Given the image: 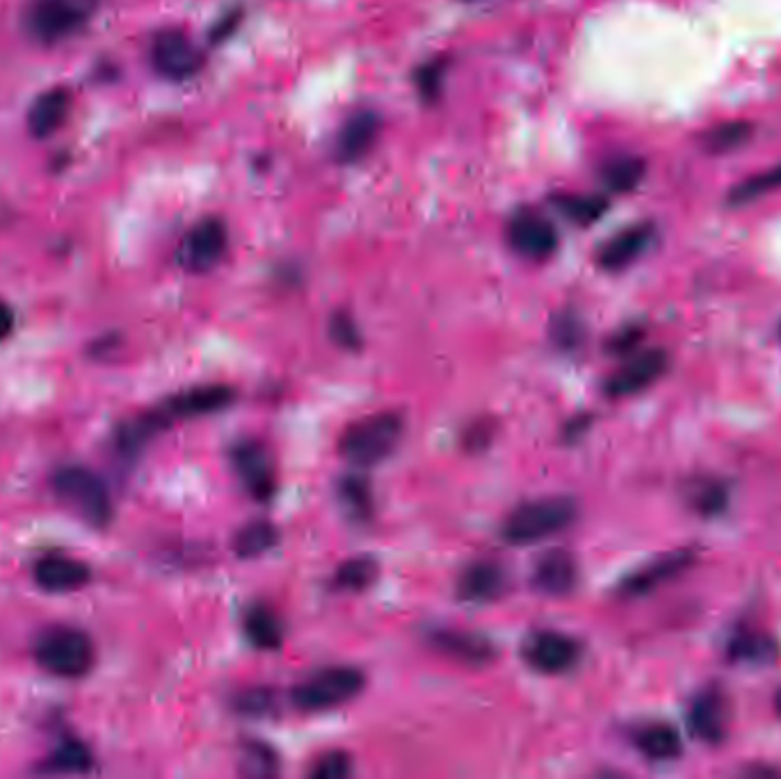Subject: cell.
I'll use <instances>...</instances> for the list:
<instances>
[{"instance_id": "1", "label": "cell", "mask_w": 781, "mask_h": 779, "mask_svg": "<svg viewBox=\"0 0 781 779\" xmlns=\"http://www.w3.org/2000/svg\"><path fill=\"white\" fill-rule=\"evenodd\" d=\"M578 515L576 501L570 496H544L517 505L503 524V540L515 547L542 542L551 535L570 528Z\"/></svg>"}, {"instance_id": "2", "label": "cell", "mask_w": 781, "mask_h": 779, "mask_svg": "<svg viewBox=\"0 0 781 779\" xmlns=\"http://www.w3.org/2000/svg\"><path fill=\"white\" fill-rule=\"evenodd\" d=\"M402 435H405V419L398 412L370 414L345 429L338 439V452L353 467H375L391 458Z\"/></svg>"}, {"instance_id": "3", "label": "cell", "mask_w": 781, "mask_h": 779, "mask_svg": "<svg viewBox=\"0 0 781 779\" xmlns=\"http://www.w3.org/2000/svg\"><path fill=\"white\" fill-rule=\"evenodd\" d=\"M53 492L76 517L94 528L113 522V499L101 476L85 467H65L53 476Z\"/></svg>"}, {"instance_id": "4", "label": "cell", "mask_w": 781, "mask_h": 779, "mask_svg": "<svg viewBox=\"0 0 781 779\" xmlns=\"http://www.w3.org/2000/svg\"><path fill=\"white\" fill-rule=\"evenodd\" d=\"M35 658L50 675L80 679L94 667V644L80 629L53 627L37 638Z\"/></svg>"}, {"instance_id": "5", "label": "cell", "mask_w": 781, "mask_h": 779, "mask_svg": "<svg viewBox=\"0 0 781 779\" xmlns=\"http://www.w3.org/2000/svg\"><path fill=\"white\" fill-rule=\"evenodd\" d=\"M364 686H366V677L361 669L338 665V667H325L320 669V673L311 675L309 679L292 688L290 697H292V704L300 711L320 713V711L338 709L349 700H355V697L364 690Z\"/></svg>"}, {"instance_id": "6", "label": "cell", "mask_w": 781, "mask_h": 779, "mask_svg": "<svg viewBox=\"0 0 781 779\" xmlns=\"http://www.w3.org/2000/svg\"><path fill=\"white\" fill-rule=\"evenodd\" d=\"M233 400H236V391L227 385H202L170 398L168 402H163V405L156 408L153 412H147L138 421L145 427V433L153 437L160 433V429H165L176 421L222 412Z\"/></svg>"}, {"instance_id": "7", "label": "cell", "mask_w": 781, "mask_h": 779, "mask_svg": "<svg viewBox=\"0 0 781 779\" xmlns=\"http://www.w3.org/2000/svg\"><path fill=\"white\" fill-rule=\"evenodd\" d=\"M94 0H28L23 28L39 44H58L85 23Z\"/></svg>"}, {"instance_id": "8", "label": "cell", "mask_w": 781, "mask_h": 779, "mask_svg": "<svg viewBox=\"0 0 781 779\" xmlns=\"http://www.w3.org/2000/svg\"><path fill=\"white\" fill-rule=\"evenodd\" d=\"M229 248V231L222 220L206 218L185 233L179 248V263L187 273H208L218 265Z\"/></svg>"}, {"instance_id": "9", "label": "cell", "mask_w": 781, "mask_h": 779, "mask_svg": "<svg viewBox=\"0 0 781 779\" xmlns=\"http://www.w3.org/2000/svg\"><path fill=\"white\" fill-rule=\"evenodd\" d=\"M149 56L153 69L170 80L193 78L204 65L202 53L193 39L176 28L160 31L151 42Z\"/></svg>"}, {"instance_id": "10", "label": "cell", "mask_w": 781, "mask_h": 779, "mask_svg": "<svg viewBox=\"0 0 781 779\" xmlns=\"http://www.w3.org/2000/svg\"><path fill=\"white\" fill-rule=\"evenodd\" d=\"M524 661L542 675H562L581 658V644L560 631H537L524 640Z\"/></svg>"}, {"instance_id": "11", "label": "cell", "mask_w": 781, "mask_h": 779, "mask_svg": "<svg viewBox=\"0 0 781 779\" xmlns=\"http://www.w3.org/2000/svg\"><path fill=\"white\" fill-rule=\"evenodd\" d=\"M507 243L524 259L547 261L558 250V231L544 215L519 210L507 225Z\"/></svg>"}, {"instance_id": "12", "label": "cell", "mask_w": 781, "mask_h": 779, "mask_svg": "<svg viewBox=\"0 0 781 779\" xmlns=\"http://www.w3.org/2000/svg\"><path fill=\"white\" fill-rule=\"evenodd\" d=\"M231 465L240 476L242 485L256 501L273 499L277 492V476L271 455L256 439H242L231 448Z\"/></svg>"}, {"instance_id": "13", "label": "cell", "mask_w": 781, "mask_h": 779, "mask_svg": "<svg viewBox=\"0 0 781 779\" xmlns=\"http://www.w3.org/2000/svg\"><path fill=\"white\" fill-rule=\"evenodd\" d=\"M669 357L663 351H646L627 362L622 368L615 370L608 382H606V393L610 398H627L633 393L644 391L646 387H652L658 378H663V373L667 370Z\"/></svg>"}, {"instance_id": "14", "label": "cell", "mask_w": 781, "mask_h": 779, "mask_svg": "<svg viewBox=\"0 0 781 779\" xmlns=\"http://www.w3.org/2000/svg\"><path fill=\"white\" fill-rule=\"evenodd\" d=\"M429 644L448 658H455L467 665H487L496 658L494 642L475 631L464 629H435L427 635Z\"/></svg>"}, {"instance_id": "15", "label": "cell", "mask_w": 781, "mask_h": 779, "mask_svg": "<svg viewBox=\"0 0 781 779\" xmlns=\"http://www.w3.org/2000/svg\"><path fill=\"white\" fill-rule=\"evenodd\" d=\"M578 583L576 558L564 549H551L537 558L532 568V585L549 597H567Z\"/></svg>"}, {"instance_id": "16", "label": "cell", "mask_w": 781, "mask_h": 779, "mask_svg": "<svg viewBox=\"0 0 781 779\" xmlns=\"http://www.w3.org/2000/svg\"><path fill=\"white\" fill-rule=\"evenodd\" d=\"M652 240H654L652 225H633L608 240L597 254V263L608 273L624 271V267L635 263L646 250H650Z\"/></svg>"}, {"instance_id": "17", "label": "cell", "mask_w": 781, "mask_h": 779, "mask_svg": "<svg viewBox=\"0 0 781 779\" xmlns=\"http://www.w3.org/2000/svg\"><path fill=\"white\" fill-rule=\"evenodd\" d=\"M380 130H382V122L372 111H361V113L349 117L343 124V128L338 133V140H336L338 163L349 165V163H357V160H361L364 156H368L370 149L375 147L377 138H380Z\"/></svg>"}, {"instance_id": "18", "label": "cell", "mask_w": 781, "mask_h": 779, "mask_svg": "<svg viewBox=\"0 0 781 779\" xmlns=\"http://www.w3.org/2000/svg\"><path fill=\"white\" fill-rule=\"evenodd\" d=\"M507 587V572L494 560H475L457 581V595L471 604L498 599Z\"/></svg>"}, {"instance_id": "19", "label": "cell", "mask_w": 781, "mask_h": 779, "mask_svg": "<svg viewBox=\"0 0 781 779\" xmlns=\"http://www.w3.org/2000/svg\"><path fill=\"white\" fill-rule=\"evenodd\" d=\"M92 578L90 568L85 562H80L76 558H62V555H50L37 562L35 568V581L42 589L53 595H65V593H76V589L85 587Z\"/></svg>"}, {"instance_id": "20", "label": "cell", "mask_w": 781, "mask_h": 779, "mask_svg": "<svg viewBox=\"0 0 781 779\" xmlns=\"http://www.w3.org/2000/svg\"><path fill=\"white\" fill-rule=\"evenodd\" d=\"M690 730L707 743H720L726 734V702L717 690L694 697L690 707Z\"/></svg>"}, {"instance_id": "21", "label": "cell", "mask_w": 781, "mask_h": 779, "mask_svg": "<svg viewBox=\"0 0 781 779\" xmlns=\"http://www.w3.org/2000/svg\"><path fill=\"white\" fill-rule=\"evenodd\" d=\"M71 96L67 90L56 88L39 94L28 111V130L35 138H50L69 117Z\"/></svg>"}, {"instance_id": "22", "label": "cell", "mask_w": 781, "mask_h": 779, "mask_svg": "<svg viewBox=\"0 0 781 779\" xmlns=\"http://www.w3.org/2000/svg\"><path fill=\"white\" fill-rule=\"evenodd\" d=\"M242 629H245V638L250 640L252 648L263 652H275L284 642V627L279 622V617L265 604H256L245 612Z\"/></svg>"}, {"instance_id": "23", "label": "cell", "mask_w": 781, "mask_h": 779, "mask_svg": "<svg viewBox=\"0 0 781 779\" xmlns=\"http://www.w3.org/2000/svg\"><path fill=\"white\" fill-rule=\"evenodd\" d=\"M633 743L642 752V755L652 761L677 759L684 749L679 732L671 728V724H665V722H654V724H646V728L638 730Z\"/></svg>"}, {"instance_id": "24", "label": "cell", "mask_w": 781, "mask_h": 779, "mask_svg": "<svg viewBox=\"0 0 781 779\" xmlns=\"http://www.w3.org/2000/svg\"><path fill=\"white\" fill-rule=\"evenodd\" d=\"M279 542V530L275 524L271 522H252L248 526H242L236 537H233V553L240 560H252L259 558L263 553H267L271 549H275Z\"/></svg>"}, {"instance_id": "25", "label": "cell", "mask_w": 781, "mask_h": 779, "mask_svg": "<svg viewBox=\"0 0 781 779\" xmlns=\"http://www.w3.org/2000/svg\"><path fill=\"white\" fill-rule=\"evenodd\" d=\"M686 565H688V553H671L667 558H661L624 581V587H622L624 595L650 593V589H654L658 583L679 574Z\"/></svg>"}, {"instance_id": "26", "label": "cell", "mask_w": 781, "mask_h": 779, "mask_svg": "<svg viewBox=\"0 0 781 779\" xmlns=\"http://www.w3.org/2000/svg\"><path fill=\"white\" fill-rule=\"evenodd\" d=\"M338 501L355 522H368L372 517L375 499L370 482L359 473H347L338 480Z\"/></svg>"}, {"instance_id": "27", "label": "cell", "mask_w": 781, "mask_h": 779, "mask_svg": "<svg viewBox=\"0 0 781 779\" xmlns=\"http://www.w3.org/2000/svg\"><path fill=\"white\" fill-rule=\"evenodd\" d=\"M644 174H646L644 160L635 158V156H617L601 170V179L612 193L635 191V187L642 183Z\"/></svg>"}, {"instance_id": "28", "label": "cell", "mask_w": 781, "mask_h": 779, "mask_svg": "<svg viewBox=\"0 0 781 779\" xmlns=\"http://www.w3.org/2000/svg\"><path fill=\"white\" fill-rule=\"evenodd\" d=\"M377 574H380V568H377L375 558L370 555L349 558L336 570L334 585L338 589H347V593H361V589L375 583Z\"/></svg>"}, {"instance_id": "29", "label": "cell", "mask_w": 781, "mask_h": 779, "mask_svg": "<svg viewBox=\"0 0 781 779\" xmlns=\"http://www.w3.org/2000/svg\"><path fill=\"white\" fill-rule=\"evenodd\" d=\"M560 210L576 225H595L608 210V202L597 195H567L558 199Z\"/></svg>"}, {"instance_id": "30", "label": "cell", "mask_w": 781, "mask_h": 779, "mask_svg": "<svg viewBox=\"0 0 781 779\" xmlns=\"http://www.w3.org/2000/svg\"><path fill=\"white\" fill-rule=\"evenodd\" d=\"M240 761H242V770L254 777H271L277 775L279 770L277 752L261 741H248L242 745Z\"/></svg>"}, {"instance_id": "31", "label": "cell", "mask_w": 781, "mask_h": 779, "mask_svg": "<svg viewBox=\"0 0 781 779\" xmlns=\"http://www.w3.org/2000/svg\"><path fill=\"white\" fill-rule=\"evenodd\" d=\"M233 709L250 718H267L277 711V695L271 688H245L233 697Z\"/></svg>"}, {"instance_id": "32", "label": "cell", "mask_w": 781, "mask_h": 779, "mask_svg": "<svg viewBox=\"0 0 781 779\" xmlns=\"http://www.w3.org/2000/svg\"><path fill=\"white\" fill-rule=\"evenodd\" d=\"M749 138H751L749 124L730 122V124H722V126H715L713 130H709L704 147L711 153H726V151H734V149L743 147Z\"/></svg>"}, {"instance_id": "33", "label": "cell", "mask_w": 781, "mask_h": 779, "mask_svg": "<svg viewBox=\"0 0 781 779\" xmlns=\"http://www.w3.org/2000/svg\"><path fill=\"white\" fill-rule=\"evenodd\" d=\"M732 656L749 663H768L777 656V642L768 635L747 633L732 642Z\"/></svg>"}, {"instance_id": "34", "label": "cell", "mask_w": 781, "mask_h": 779, "mask_svg": "<svg viewBox=\"0 0 781 779\" xmlns=\"http://www.w3.org/2000/svg\"><path fill=\"white\" fill-rule=\"evenodd\" d=\"M774 191H781V165H777V168H772L768 172H761L757 176L743 181L740 185H736V191L732 193V202L734 204H745V202H751L757 197L770 195Z\"/></svg>"}, {"instance_id": "35", "label": "cell", "mask_w": 781, "mask_h": 779, "mask_svg": "<svg viewBox=\"0 0 781 779\" xmlns=\"http://www.w3.org/2000/svg\"><path fill=\"white\" fill-rule=\"evenodd\" d=\"M92 766L90 749L78 741H65L50 757V768L58 772H85Z\"/></svg>"}, {"instance_id": "36", "label": "cell", "mask_w": 781, "mask_h": 779, "mask_svg": "<svg viewBox=\"0 0 781 779\" xmlns=\"http://www.w3.org/2000/svg\"><path fill=\"white\" fill-rule=\"evenodd\" d=\"M347 775H353V759L341 749L322 755L309 770V777L313 779H343Z\"/></svg>"}, {"instance_id": "37", "label": "cell", "mask_w": 781, "mask_h": 779, "mask_svg": "<svg viewBox=\"0 0 781 779\" xmlns=\"http://www.w3.org/2000/svg\"><path fill=\"white\" fill-rule=\"evenodd\" d=\"M330 334H332V339H334L336 345L345 347V351H349V353L359 351L361 341H364V339H361V332H359V328H357V322H355V318L349 316V313H345V311L334 313V318H332V322H330Z\"/></svg>"}, {"instance_id": "38", "label": "cell", "mask_w": 781, "mask_h": 779, "mask_svg": "<svg viewBox=\"0 0 781 779\" xmlns=\"http://www.w3.org/2000/svg\"><path fill=\"white\" fill-rule=\"evenodd\" d=\"M726 494L720 485H713V482H704V485H694V490L690 492V503L699 509V513L704 515H715L724 507Z\"/></svg>"}, {"instance_id": "39", "label": "cell", "mask_w": 781, "mask_h": 779, "mask_svg": "<svg viewBox=\"0 0 781 779\" xmlns=\"http://www.w3.org/2000/svg\"><path fill=\"white\" fill-rule=\"evenodd\" d=\"M444 62L435 60V62H427L418 73H416V85H418V92L427 99V101H435L439 94H441V88H444Z\"/></svg>"}, {"instance_id": "40", "label": "cell", "mask_w": 781, "mask_h": 779, "mask_svg": "<svg viewBox=\"0 0 781 779\" xmlns=\"http://www.w3.org/2000/svg\"><path fill=\"white\" fill-rule=\"evenodd\" d=\"M553 341L560 347H576L581 343V322L570 313V316H558V320H553Z\"/></svg>"}, {"instance_id": "41", "label": "cell", "mask_w": 781, "mask_h": 779, "mask_svg": "<svg viewBox=\"0 0 781 779\" xmlns=\"http://www.w3.org/2000/svg\"><path fill=\"white\" fill-rule=\"evenodd\" d=\"M494 433H496V427H494V423L487 421V419H482V421L473 423V425L467 429V435H464V437H467V448H471V450L487 448L490 442H492V437H494Z\"/></svg>"}, {"instance_id": "42", "label": "cell", "mask_w": 781, "mask_h": 779, "mask_svg": "<svg viewBox=\"0 0 781 779\" xmlns=\"http://www.w3.org/2000/svg\"><path fill=\"white\" fill-rule=\"evenodd\" d=\"M238 23H240V10H233L229 16L220 19V23L215 25V28H213V39H215V42L227 39Z\"/></svg>"}, {"instance_id": "43", "label": "cell", "mask_w": 781, "mask_h": 779, "mask_svg": "<svg viewBox=\"0 0 781 779\" xmlns=\"http://www.w3.org/2000/svg\"><path fill=\"white\" fill-rule=\"evenodd\" d=\"M638 339H640L638 330H627V332H622V334L612 339V351L615 353H627L638 343Z\"/></svg>"}, {"instance_id": "44", "label": "cell", "mask_w": 781, "mask_h": 779, "mask_svg": "<svg viewBox=\"0 0 781 779\" xmlns=\"http://www.w3.org/2000/svg\"><path fill=\"white\" fill-rule=\"evenodd\" d=\"M14 330V311L0 300V341H5Z\"/></svg>"}, {"instance_id": "45", "label": "cell", "mask_w": 781, "mask_h": 779, "mask_svg": "<svg viewBox=\"0 0 781 779\" xmlns=\"http://www.w3.org/2000/svg\"><path fill=\"white\" fill-rule=\"evenodd\" d=\"M587 427H589V419L587 416H576L574 421L567 423V427H564V439L576 442Z\"/></svg>"}, {"instance_id": "46", "label": "cell", "mask_w": 781, "mask_h": 779, "mask_svg": "<svg viewBox=\"0 0 781 779\" xmlns=\"http://www.w3.org/2000/svg\"><path fill=\"white\" fill-rule=\"evenodd\" d=\"M774 709H777V713L781 715V690H779L777 697H774Z\"/></svg>"}]
</instances>
